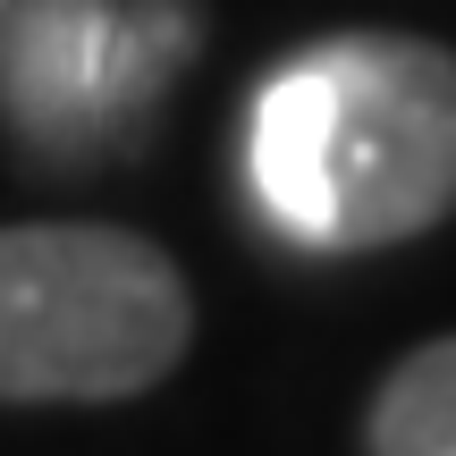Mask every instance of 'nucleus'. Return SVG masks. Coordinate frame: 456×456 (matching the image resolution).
<instances>
[{
	"mask_svg": "<svg viewBox=\"0 0 456 456\" xmlns=\"http://www.w3.org/2000/svg\"><path fill=\"white\" fill-rule=\"evenodd\" d=\"M245 186L313 254L406 245L456 212V51L330 34L245 102Z\"/></svg>",
	"mask_w": 456,
	"mask_h": 456,
	"instance_id": "nucleus-1",
	"label": "nucleus"
},
{
	"mask_svg": "<svg viewBox=\"0 0 456 456\" xmlns=\"http://www.w3.org/2000/svg\"><path fill=\"white\" fill-rule=\"evenodd\" d=\"M195 338L186 279L161 245L94 220L0 228V397L102 406L178 372Z\"/></svg>",
	"mask_w": 456,
	"mask_h": 456,
	"instance_id": "nucleus-2",
	"label": "nucleus"
},
{
	"mask_svg": "<svg viewBox=\"0 0 456 456\" xmlns=\"http://www.w3.org/2000/svg\"><path fill=\"white\" fill-rule=\"evenodd\" d=\"M178 60V9H110V0H34L0 43V102L34 144H77L161 85Z\"/></svg>",
	"mask_w": 456,
	"mask_h": 456,
	"instance_id": "nucleus-3",
	"label": "nucleus"
},
{
	"mask_svg": "<svg viewBox=\"0 0 456 456\" xmlns=\"http://www.w3.org/2000/svg\"><path fill=\"white\" fill-rule=\"evenodd\" d=\"M372 456H456V338H431L380 380L372 423H363Z\"/></svg>",
	"mask_w": 456,
	"mask_h": 456,
	"instance_id": "nucleus-4",
	"label": "nucleus"
}]
</instances>
